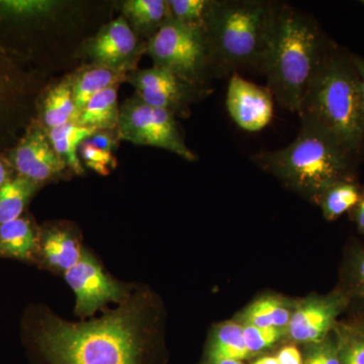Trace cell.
<instances>
[{"mask_svg":"<svg viewBox=\"0 0 364 364\" xmlns=\"http://www.w3.org/2000/svg\"><path fill=\"white\" fill-rule=\"evenodd\" d=\"M280 6L267 0H213L205 32L215 75L231 76L243 68L262 70Z\"/></svg>","mask_w":364,"mask_h":364,"instance_id":"3957f363","label":"cell"},{"mask_svg":"<svg viewBox=\"0 0 364 364\" xmlns=\"http://www.w3.org/2000/svg\"><path fill=\"white\" fill-rule=\"evenodd\" d=\"M317 21L282 4L272 47L262 71L277 104L299 112L301 102L333 48Z\"/></svg>","mask_w":364,"mask_h":364,"instance_id":"7a4b0ae2","label":"cell"},{"mask_svg":"<svg viewBox=\"0 0 364 364\" xmlns=\"http://www.w3.org/2000/svg\"><path fill=\"white\" fill-rule=\"evenodd\" d=\"M14 162L21 176L38 184L59 178L68 167L43 129H33L25 136L16 148Z\"/></svg>","mask_w":364,"mask_h":364,"instance_id":"4fadbf2b","label":"cell"},{"mask_svg":"<svg viewBox=\"0 0 364 364\" xmlns=\"http://www.w3.org/2000/svg\"><path fill=\"white\" fill-rule=\"evenodd\" d=\"M352 325H353L358 331H360L364 334V323H353Z\"/></svg>","mask_w":364,"mask_h":364,"instance_id":"f35d334b","label":"cell"},{"mask_svg":"<svg viewBox=\"0 0 364 364\" xmlns=\"http://www.w3.org/2000/svg\"><path fill=\"white\" fill-rule=\"evenodd\" d=\"M301 123L293 143L282 149L257 153L254 161L315 200L332 184L356 179L358 159L322 129L309 122Z\"/></svg>","mask_w":364,"mask_h":364,"instance_id":"5b68a950","label":"cell"},{"mask_svg":"<svg viewBox=\"0 0 364 364\" xmlns=\"http://www.w3.org/2000/svg\"><path fill=\"white\" fill-rule=\"evenodd\" d=\"M293 313L284 299L263 296L246 309L243 321L244 324L256 327L287 329Z\"/></svg>","mask_w":364,"mask_h":364,"instance_id":"603a6c76","label":"cell"},{"mask_svg":"<svg viewBox=\"0 0 364 364\" xmlns=\"http://www.w3.org/2000/svg\"><path fill=\"white\" fill-rule=\"evenodd\" d=\"M346 310V299L339 291L315 296L294 311L287 330L294 341L320 343L332 334L338 324L337 318Z\"/></svg>","mask_w":364,"mask_h":364,"instance_id":"7c38bea8","label":"cell"},{"mask_svg":"<svg viewBox=\"0 0 364 364\" xmlns=\"http://www.w3.org/2000/svg\"><path fill=\"white\" fill-rule=\"evenodd\" d=\"M93 145L97 146L100 150L112 153L116 147L117 141H119L117 131H97L90 138Z\"/></svg>","mask_w":364,"mask_h":364,"instance_id":"1f68e13d","label":"cell"},{"mask_svg":"<svg viewBox=\"0 0 364 364\" xmlns=\"http://www.w3.org/2000/svg\"><path fill=\"white\" fill-rule=\"evenodd\" d=\"M250 355L243 339V326L229 322L215 329L208 351L210 363L220 360L242 361Z\"/></svg>","mask_w":364,"mask_h":364,"instance_id":"cb8c5ba5","label":"cell"},{"mask_svg":"<svg viewBox=\"0 0 364 364\" xmlns=\"http://www.w3.org/2000/svg\"><path fill=\"white\" fill-rule=\"evenodd\" d=\"M40 231L30 218L23 215L0 225V257L36 264Z\"/></svg>","mask_w":364,"mask_h":364,"instance_id":"9a60e30c","label":"cell"},{"mask_svg":"<svg viewBox=\"0 0 364 364\" xmlns=\"http://www.w3.org/2000/svg\"><path fill=\"white\" fill-rule=\"evenodd\" d=\"M169 16L188 25L205 26L213 0H169Z\"/></svg>","mask_w":364,"mask_h":364,"instance_id":"4316f807","label":"cell"},{"mask_svg":"<svg viewBox=\"0 0 364 364\" xmlns=\"http://www.w3.org/2000/svg\"><path fill=\"white\" fill-rule=\"evenodd\" d=\"M226 105L230 117L239 128L255 133L272 122L274 98L267 86L250 82L236 72L230 76Z\"/></svg>","mask_w":364,"mask_h":364,"instance_id":"8fae6325","label":"cell"},{"mask_svg":"<svg viewBox=\"0 0 364 364\" xmlns=\"http://www.w3.org/2000/svg\"><path fill=\"white\" fill-rule=\"evenodd\" d=\"M176 117L173 112L151 107L135 97L119 109L117 136L119 140L161 148L186 161H195L196 154L184 143Z\"/></svg>","mask_w":364,"mask_h":364,"instance_id":"52a82bcc","label":"cell"},{"mask_svg":"<svg viewBox=\"0 0 364 364\" xmlns=\"http://www.w3.org/2000/svg\"><path fill=\"white\" fill-rule=\"evenodd\" d=\"M9 178H11V177H9V169H7L6 164L0 160V188H1Z\"/></svg>","mask_w":364,"mask_h":364,"instance_id":"d590c367","label":"cell"},{"mask_svg":"<svg viewBox=\"0 0 364 364\" xmlns=\"http://www.w3.org/2000/svg\"><path fill=\"white\" fill-rule=\"evenodd\" d=\"M363 188L356 179L342 181L326 188L317 202L328 221H335L346 213L351 212L360 200Z\"/></svg>","mask_w":364,"mask_h":364,"instance_id":"44dd1931","label":"cell"},{"mask_svg":"<svg viewBox=\"0 0 364 364\" xmlns=\"http://www.w3.org/2000/svg\"><path fill=\"white\" fill-rule=\"evenodd\" d=\"M124 18L134 31L152 36L161 28L169 16L165 0H129L123 4Z\"/></svg>","mask_w":364,"mask_h":364,"instance_id":"ffe728a7","label":"cell"},{"mask_svg":"<svg viewBox=\"0 0 364 364\" xmlns=\"http://www.w3.org/2000/svg\"><path fill=\"white\" fill-rule=\"evenodd\" d=\"M43 119L48 130L77 122L71 76H67L48 92L43 105Z\"/></svg>","mask_w":364,"mask_h":364,"instance_id":"d6986e66","label":"cell"},{"mask_svg":"<svg viewBox=\"0 0 364 364\" xmlns=\"http://www.w3.org/2000/svg\"><path fill=\"white\" fill-rule=\"evenodd\" d=\"M79 156L88 168L97 172L100 176H107L111 169L116 166V159L112 153L100 150L90 142V139L81 145Z\"/></svg>","mask_w":364,"mask_h":364,"instance_id":"f546056e","label":"cell"},{"mask_svg":"<svg viewBox=\"0 0 364 364\" xmlns=\"http://www.w3.org/2000/svg\"><path fill=\"white\" fill-rule=\"evenodd\" d=\"M60 4L50 0H7L0 1V14L14 16H42L54 13Z\"/></svg>","mask_w":364,"mask_h":364,"instance_id":"83f0119b","label":"cell"},{"mask_svg":"<svg viewBox=\"0 0 364 364\" xmlns=\"http://www.w3.org/2000/svg\"><path fill=\"white\" fill-rule=\"evenodd\" d=\"M210 364H244L242 361L239 360H220L215 361V363H213Z\"/></svg>","mask_w":364,"mask_h":364,"instance_id":"74e56055","label":"cell"},{"mask_svg":"<svg viewBox=\"0 0 364 364\" xmlns=\"http://www.w3.org/2000/svg\"><path fill=\"white\" fill-rule=\"evenodd\" d=\"M334 332L341 363L364 364V334L352 324H337Z\"/></svg>","mask_w":364,"mask_h":364,"instance_id":"484cf974","label":"cell"},{"mask_svg":"<svg viewBox=\"0 0 364 364\" xmlns=\"http://www.w3.org/2000/svg\"><path fill=\"white\" fill-rule=\"evenodd\" d=\"M352 218L358 226L359 232L364 236V188L361 193L360 200L351 210Z\"/></svg>","mask_w":364,"mask_h":364,"instance_id":"836d02e7","label":"cell"},{"mask_svg":"<svg viewBox=\"0 0 364 364\" xmlns=\"http://www.w3.org/2000/svg\"><path fill=\"white\" fill-rule=\"evenodd\" d=\"M304 364H342L334 331L324 341L314 344Z\"/></svg>","mask_w":364,"mask_h":364,"instance_id":"4dcf8cb0","label":"cell"},{"mask_svg":"<svg viewBox=\"0 0 364 364\" xmlns=\"http://www.w3.org/2000/svg\"><path fill=\"white\" fill-rule=\"evenodd\" d=\"M127 81L136 88V97L145 104L186 116L189 105L210 90L191 85L183 79L159 67L135 70Z\"/></svg>","mask_w":364,"mask_h":364,"instance_id":"9c48e42d","label":"cell"},{"mask_svg":"<svg viewBox=\"0 0 364 364\" xmlns=\"http://www.w3.org/2000/svg\"><path fill=\"white\" fill-rule=\"evenodd\" d=\"M287 329L243 326V339L250 354L265 350L279 341Z\"/></svg>","mask_w":364,"mask_h":364,"instance_id":"f1b7e54d","label":"cell"},{"mask_svg":"<svg viewBox=\"0 0 364 364\" xmlns=\"http://www.w3.org/2000/svg\"><path fill=\"white\" fill-rule=\"evenodd\" d=\"M275 358L279 364H304L301 352L294 346L284 347Z\"/></svg>","mask_w":364,"mask_h":364,"instance_id":"d6a6232c","label":"cell"},{"mask_svg":"<svg viewBox=\"0 0 364 364\" xmlns=\"http://www.w3.org/2000/svg\"><path fill=\"white\" fill-rule=\"evenodd\" d=\"M72 77V91L78 117L91 98L114 85L126 82L128 74L91 64L79 69Z\"/></svg>","mask_w":364,"mask_h":364,"instance_id":"2e32d148","label":"cell"},{"mask_svg":"<svg viewBox=\"0 0 364 364\" xmlns=\"http://www.w3.org/2000/svg\"><path fill=\"white\" fill-rule=\"evenodd\" d=\"M67 284L76 296L75 315L85 318L109 303L123 304L130 298L134 289L117 282L107 274L97 258L83 251L82 257L64 274Z\"/></svg>","mask_w":364,"mask_h":364,"instance_id":"ba28073f","label":"cell"},{"mask_svg":"<svg viewBox=\"0 0 364 364\" xmlns=\"http://www.w3.org/2000/svg\"><path fill=\"white\" fill-rule=\"evenodd\" d=\"M40 184L21 176L9 178L0 188V225L18 219Z\"/></svg>","mask_w":364,"mask_h":364,"instance_id":"7402d4cb","label":"cell"},{"mask_svg":"<svg viewBox=\"0 0 364 364\" xmlns=\"http://www.w3.org/2000/svg\"><path fill=\"white\" fill-rule=\"evenodd\" d=\"M155 67L176 74L191 85L205 88L214 73L205 26L188 25L168 16L146 46Z\"/></svg>","mask_w":364,"mask_h":364,"instance_id":"8992f818","label":"cell"},{"mask_svg":"<svg viewBox=\"0 0 364 364\" xmlns=\"http://www.w3.org/2000/svg\"><path fill=\"white\" fill-rule=\"evenodd\" d=\"M153 299L144 289L100 318L70 322L44 306L26 312L23 331L38 364H151Z\"/></svg>","mask_w":364,"mask_h":364,"instance_id":"6da1fadb","label":"cell"},{"mask_svg":"<svg viewBox=\"0 0 364 364\" xmlns=\"http://www.w3.org/2000/svg\"><path fill=\"white\" fill-rule=\"evenodd\" d=\"M97 131V129L81 126L73 122L50 129L47 133L57 154L65 161L71 171L81 176L85 173V168L79 156V150L81 145Z\"/></svg>","mask_w":364,"mask_h":364,"instance_id":"e0dca14e","label":"cell"},{"mask_svg":"<svg viewBox=\"0 0 364 364\" xmlns=\"http://www.w3.org/2000/svg\"><path fill=\"white\" fill-rule=\"evenodd\" d=\"M253 364H279L275 356H264L256 360Z\"/></svg>","mask_w":364,"mask_h":364,"instance_id":"8d00e7d4","label":"cell"},{"mask_svg":"<svg viewBox=\"0 0 364 364\" xmlns=\"http://www.w3.org/2000/svg\"><path fill=\"white\" fill-rule=\"evenodd\" d=\"M80 237L66 225L41 229L36 264L53 273L65 274L82 257Z\"/></svg>","mask_w":364,"mask_h":364,"instance_id":"5bb4252c","label":"cell"},{"mask_svg":"<svg viewBox=\"0 0 364 364\" xmlns=\"http://www.w3.org/2000/svg\"><path fill=\"white\" fill-rule=\"evenodd\" d=\"M119 85L112 86L91 98L76 123L98 131H117L119 123Z\"/></svg>","mask_w":364,"mask_h":364,"instance_id":"ac0fdd59","label":"cell"},{"mask_svg":"<svg viewBox=\"0 0 364 364\" xmlns=\"http://www.w3.org/2000/svg\"><path fill=\"white\" fill-rule=\"evenodd\" d=\"M144 51L146 48L141 46L135 31L124 16L102 26L86 45V53L92 64L127 74L136 70Z\"/></svg>","mask_w":364,"mask_h":364,"instance_id":"30bf717a","label":"cell"},{"mask_svg":"<svg viewBox=\"0 0 364 364\" xmlns=\"http://www.w3.org/2000/svg\"><path fill=\"white\" fill-rule=\"evenodd\" d=\"M361 4H363V6H364V1H361Z\"/></svg>","mask_w":364,"mask_h":364,"instance_id":"ab89813d","label":"cell"},{"mask_svg":"<svg viewBox=\"0 0 364 364\" xmlns=\"http://www.w3.org/2000/svg\"><path fill=\"white\" fill-rule=\"evenodd\" d=\"M298 112L301 121L322 129L358 160L364 152L363 95L350 53L333 46Z\"/></svg>","mask_w":364,"mask_h":364,"instance_id":"277c9868","label":"cell"},{"mask_svg":"<svg viewBox=\"0 0 364 364\" xmlns=\"http://www.w3.org/2000/svg\"><path fill=\"white\" fill-rule=\"evenodd\" d=\"M347 301V309L355 306L364 323V247L355 246L347 255L343 272V286L339 289Z\"/></svg>","mask_w":364,"mask_h":364,"instance_id":"d4e9b609","label":"cell"},{"mask_svg":"<svg viewBox=\"0 0 364 364\" xmlns=\"http://www.w3.org/2000/svg\"><path fill=\"white\" fill-rule=\"evenodd\" d=\"M354 64H355L356 69L359 73L361 83V95H363V117H364V58L356 55H352Z\"/></svg>","mask_w":364,"mask_h":364,"instance_id":"e575fe53","label":"cell"}]
</instances>
